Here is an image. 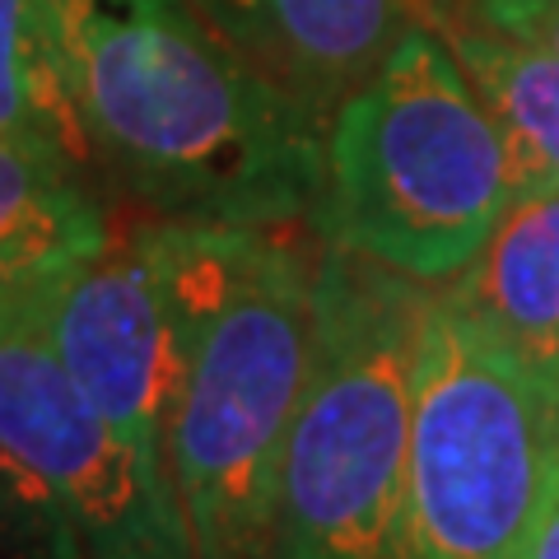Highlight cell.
Masks as SVG:
<instances>
[{"label": "cell", "instance_id": "6da1fadb", "mask_svg": "<svg viewBox=\"0 0 559 559\" xmlns=\"http://www.w3.org/2000/svg\"><path fill=\"white\" fill-rule=\"evenodd\" d=\"M90 164L159 219H312L326 131L187 0H61Z\"/></svg>", "mask_w": 559, "mask_h": 559}, {"label": "cell", "instance_id": "7a4b0ae2", "mask_svg": "<svg viewBox=\"0 0 559 559\" xmlns=\"http://www.w3.org/2000/svg\"><path fill=\"white\" fill-rule=\"evenodd\" d=\"M294 224L154 219L178 318L168 466L191 559H271L318 248Z\"/></svg>", "mask_w": 559, "mask_h": 559}, {"label": "cell", "instance_id": "3957f363", "mask_svg": "<svg viewBox=\"0 0 559 559\" xmlns=\"http://www.w3.org/2000/svg\"><path fill=\"white\" fill-rule=\"evenodd\" d=\"M433 285L318 238L308 373L275 489L271 559H411L406 462Z\"/></svg>", "mask_w": 559, "mask_h": 559}, {"label": "cell", "instance_id": "277c9868", "mask_svg": "<svg viewBox=\"0 0 559 559\" xmlns=\"http://www.w3.org/2000/svg\"><path fill=\"white\" fill-rule=\"evenodd\" d=\"M518 197L495 117L433 24H415L322 140L312 234L419 285H448Z\"/></svg>", "mask_w": 559, "mask_h": 559}, {"label": "cell", "instance_id": "5b68a950", "mask_svg": "<svg viewBox=\"0 0 559 559\" xmlns=\"http://www.w3.org/2000/svg\"><path fill=\"white\" fill-rule=\"evenodd\" d=\"M555 457L559 382L433 289L411 406V559H518Z\"/></svg>", "mask_w": 559, "mask_h": 559}, {"label": "cell", "instance_id": "8992f818", "mask_svg": "<svg viewBox=\"0 0 559 559\" xmlns=\"http://www.w3.org/2000/svg\"><path fill=\"white\" fill-rule=\"evenodd\" d=\"M0 452L57 503L84 559H191L182 509L61 364L47 280L0 289Z\"/></svg>", "mask_w": 559, "mask_h": 559}, {"label": "cell", "instance_id": "52a82bcc", "mask_svg": "<svg viewBox=\"0 0 559 559\" xmlns=\"http://www.w3.org/2000/svg\"><path fill=\"white\" fill-rule=\"evenodd\" d=\"M47 326L61 364L103 411L117 439L178 503L168 466V425L178 392V318L164 275L154 219L117 238L98 257L47 280ZM182 509V503H178Z\"/></svg>", "mask_w": 559, "mask_h": 559}, {"label": "cell", "instance_id": "ba28073f", "mask_svg": "<svg viewBox=\"0 0 559 559\" xmlns=\"http://www.w3.org/2000/svg\"><path fill=\"white\" fill-rule=\"evenodd\" d=\"M266 84L318 127L396 51L415 0H187Z\"/></svg>", "mask_w": 559, "mask_h": 559}, {"label": "cell", "instance_id": "9c48e42d", "mask_svg": "<svg viewBox=\"0 0 559 559\" xmlns=\"http://www.w3.org/2000/svg\"><path fill=\"white\" fill-rule=\"evenodd\" d=\"M439 289L559 382V187L518 191L485 248Z\"/></svg>", "mask_w": 559, "mask_h": 559}, {"label": "cell", "instance_id": "30bf717a", "mask_svg": "<svg viewBox=\"0 0 559 559\" xmlns=\"http://www.w3.org/2000/svg\"><path fill=\"white\" fill-rule=\"evenodd\" d=\"M112 242L84 168L0 135V289L51 280Z\"/></svg>", "mask_w": 559, "mask_h": 559}, {"label": "cell", "instance_id": "8fae6325", "mask_svg": "<svg viewBox=\"0 0 559 559\" xmlns=\"http://www.w3.org/2000/svg\"><path fill=\"white\" fill-rule=\"evenodd\" d=\"M439 33L495 117L518 191L559 187V51L485 28L466 14L443 20Z\"/></svg>", "mask_w": 559, "mask_h": 559}, {"label": "cell", "instance_id": "7c38bea8", "mask_svg": "<svg viewBox=\"0 0 559 559\" xmlns=\"http://www.w3.org/2000/svg\"><path fill=\"white\" fill-rule=\"evenodd\" d=\"M0 135L90 173L61 0H0Z\"/></svg>", "mask_w": 559, "mask_h": 559}, {"label": "cell", "instance_id": "4fadbf2b", "mask_svg": "<svg viewBox=\"0 0 559 559\" xmlns=\"http://www.w3.org/2000/svg\"><path fill=\"white\" fill-rule=\"evenodd\" d=\"M0 559H84L57 503L5 452H0Z\"/></svg>", "mask_w": 559, "mask_h": 559}, {"label": "cell", "instance_id": "5bb4252c", "mask_svg": "<svg viewBox=\"0 0 559 559\" xmlns=\"http://www.w3.org/2000/svg\"><path fill=\"white\" fill-rule=\"evenodd\" d=\"M466 20L559 51V0H466Z\"/></svg>", "mask_w": 559, "mask_h": 559}, {"label": "cell", "instance_id": "9a60e30c", "mask_svg": "<svg viewBox=\"0 0 559 559\" xmlns=\"http://www.w3.org/2000/svg\"><path fill=\"white\" fill-rule=\"evenodd\" d=\"M518 559H559V457H555L546 489H540V503L532 513L527 536H522Z\"/></svg>", "mask_w": 559, "mask_h": 559}]
</instances>
